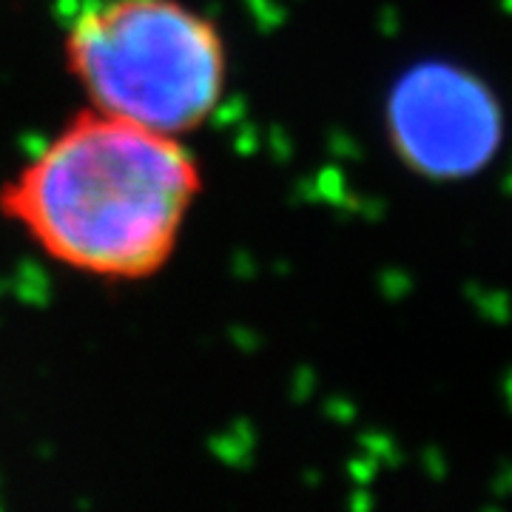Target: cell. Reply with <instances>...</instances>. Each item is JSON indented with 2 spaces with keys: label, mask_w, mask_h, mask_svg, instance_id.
Wrapping results in <instances>:
<instances>
[{
  "label": "cell",
  "mask_w": 512,
  "mask_h": 512,
  "mask_svg": "<svg viewBox=\"0 0 512 512\" xmlns=\"http://www.w3.org/2000/svg\"><path fill=\"white\" fill-rule=\"evenodd\" d=\"M387 134L402 163L424 177L461 180L487 168L504 137V114L476 74L427 60L387 97Z\"/></svg>",
  "instance_id": "3957f363"
},
{
  "label": "cell",
  "mask_w": 512,
  "mask_h": 512,
  "mask_svg": "<svg viewBox=\"0 0 512 512\" xmlns=\"http://www.w3.org/2000/svg\"><path fill=\"white\" fill-rule=\"evenodd\" d=\"M63 55L92 109L171 137L197 131L228 83L217 23L185 0H97L69 23Z\"/></svg>",
  "instance_id": "7a4b0ae2"
},
{
  "label": "cell",
  "mask_w": 512,
  "mask_h": 512,
  "mask_svg": "<svg viewBox=\"0 0 512 512\" xmlns=\"http://www.w3.org/2000/svg\"><path fill=\"white\" fill-rule=\"evenodd\" d=\"M200 191L180 137L86 109L0 188V211L60 265L137 282L168 265Z\"/></svg>",
  "instance_id": "6da1fadb"
}]
</instances>
